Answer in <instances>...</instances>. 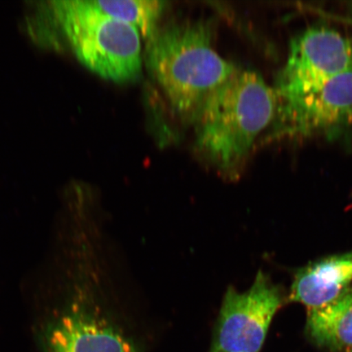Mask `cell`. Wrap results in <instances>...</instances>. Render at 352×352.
Instances as JSON below:
<instances>
[{
    "label": "cell",
    "mask_w": 352,
    "mask_h": 352,
    "mask_svg": "<svg viewBox=\"0 0 352 352\" xmlns=\"http://www.w3.org/2000/svg\"><path fill=\"white\" fill-rule=\"evenodd\" d=\"M208 22H184L160 28L147 41L144 61L175 113L195 122L205 101L239 67L212 45Z\"/></svg>",
    "instance_id": "cell-1"
},
{
    "label": "cell",
    "mask_w": 352,
    "mask_h": 352,
    "mask_svg": "<svg viewBox=\"0 0 352 352\" xmlns=\"http://www.w3.org/2000/svg\"><path fill=\"white\" fill-rule=\"evenodd\" d=\"M276 109L274 87L254 70L239 68L198 112L197 146L219 168L234 170L254 140L272 124Z\"/></svg>",
    "instance_id": "cell-2"
},
{
    "label": "cell",
    "mask_w": 352,
    "mask_h": 352,
    "mask_svg": "<svg viewBox=\"0 0 352 352\" xmlns=\"http://www.w3.org/2000/svg\"><path fill=\"white\" fill-rule=\"evenodd\" d=\"M48 3L56 25L87 69L114 82H130L140 78L142 36L133 26L105 14L92 1Z\"/></svg>",
    "instance_id": "cell-3"
},
{
    "label": "cell",
    "mask_w": 352,
    "mask_h": 352,
    "mask_svg": "<svg viewBox=\"0 0 352 352\" xmlns=\"http://www.w3.org/2000/svg\"><path fill=\"white\" fill-rule=\"evenodd\" d=\"M272 138H338L352 126V69L309 91L277 98Z\"/></svg>",
    "instance_id": "cell-4"
},
{
    "label": "cell",
    "mask_w": 352,
    "mask_h": 352,
    "mask_svg": "<svg viewBox=\"0 0 352 352\" xmlns=\"http://www.w3.org/2000/svg\"><path fill=\"white\" fill-rule=\"evenodd\" d=\"M283 302L280 289L263 271L248 292L228 288L209 352H258Z\"/></svg>",
    "instance_id": "cell-5"
},
{
    "label": "cell",
    "mask_w": 352,
    "mask_h": 352,
    "mask_svg": "<svg viewBox=\"0 0 352 352\" xmlns=\"http://www.w3.org/2000/svg\"><path fill=\"white\" fill-rule=\"evenodd\" d=\"M352 69V43L327 26H314L294 37L287 60L274 86L276 98L298 96Z\"/></svg>",
    "instance_id": "cell-6"
},
{
    "label": "cell",
    "mask_w": 352,
    "mask_h": 352,
    "mask_svg": "<svg viewBox=\"0 0 352 352\" xmlns=\"http://www.w3.org/2000/svg\"><path fill=\"white\" fill-rule=\"evenodd\" d=\"M45 352H138L133 342L107 320L78 309L47 325Z\"/></svg>",
    "instance_id": "cell-7"
},
{
    "label": "cell",
    "mask_w": 352,
    "mask_h": 352,
    "mask_svg": "<svg viewBox=\"0 0 352 352\" xmlns=\"http://www.w3.org/2000/svg\"><path fill=\"white\" fill-rule=\"evenodd\" d=\"M352 287V252L312 263L294 276L289 299L307 309L322 307Z\"/></svg>",
    "instance_id": "cell-8"
},
{
    "label": "cell",
    "mask_w": 352,
    "mask_h": 352,
    "mask_svg": "<svg viewBox=\"0 0 352 352\" xmlns=\"http://www.w3.org/2000/svg\"><path fill=\"white\" fill-rule=\"evenodd\" d=\"M307 333L332 351L352 349V287L322 307L307 309Z\"/></svg>",
    "instance_id": "cell-9"
},
{
    "label": "cell",
    "mask_w": 352,
    "mask_h": 352,
    "mask_svg": "<svg viewBox=\"0 0 352 352\" xmlns=\"http://www.w3.org/2000/svg\"><path fill=\"white\" fill-rule=\"evenodd\" d=\"M105 14L129 24L138 30L140 36L152 37L166 8L160 0H104L92 1Z\"/></svg>",
    "instance_id": "cell-10"
},
{
    "label": "cell",
    "mask_w": 352,
    "mask_h": 352,
    "mask_svg": "<svg viewBox=\"0 0 352 352\" xmlns=\"http://www.w3.org/2000/svg\"><path fill=\"white\" fill-rule=\"evenodd\" d=\"M346 352H352V349H351V350H350V351H346Z\"/></svg>",
    "instance_id": "cell-11"
}]
</instances>
